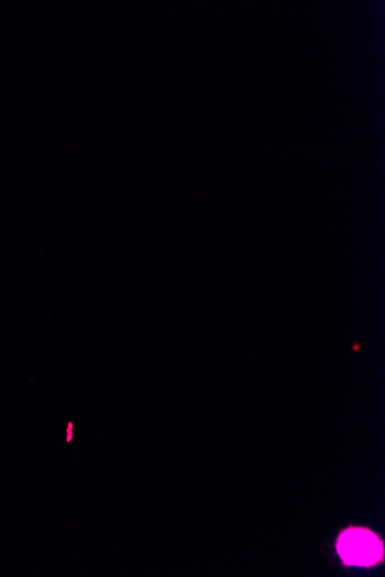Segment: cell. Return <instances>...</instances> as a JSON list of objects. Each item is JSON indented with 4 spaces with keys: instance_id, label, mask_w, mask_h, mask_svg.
Wrapping results in <instances>:
<instances>
[{
    "instance_id": "obj_1",
    "label": "cell",
    "mask_w": 385,
    "mask_h": 577,
    "mask_svg": "<svg viewBox=\"0 0 385 577\" xmlns=\"http://www.w3.org/2000/svg\"><path fill=\"white\" fill-rule=\"evenodd\" d=\"M338 553L346 565L372 566L382 558L380 539L366 529H350L339 537Z\"/></svg>"
}]
</instances>
